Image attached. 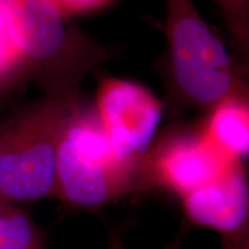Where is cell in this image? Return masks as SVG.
Returning a JSON list of instances; mask_svg holds the SVG:
<instances>
[{
  "label": "cell",
  "instance_id": "obj_2",
  "mask_svg": "<svg viewBox=\"0 0 249 249\" xmlns=\"http://www.w3.org/2000/svg\"><path fill=\"white\" fill-rule=\"evenodd\" d=\"M166 2L169 102L177 112L213 110L229 98H248L245 67L233 60L194 0Z\"/></svg>",
  "mask_w": 249,
  "mask_h": 249
},
{
  "label": "cell",
  "instance_id": "obj_12",
  "mask_svg": "<svg viewBox=\"0 0 249 249\" xmlns=\"http://www.w3.org/2000/svg\"><path fill=\"white\" fill-rule=\"evenodd\" d=\"M52 1L65 14L71 17V15L99 11V9L107 7L114 0H52Z\"/></svg>",
  "mask_w": 249,
  "mask_h": 249
},
{
  "label": "cell",
  "instance_id": "obj_13",
  "mask_svg": "<svg viewBox=\"0 0 249 249\" xmlns=\"http://www.w3.org/2000/svg\"><path fill=\"white\" fill-rule=\"evenodd\" d=\"M180 246H181V236H178L176 240H173L169 246H166V247L163 249H180ZM107 249H127V248L124 247L120 238H118L117 235H113L110 239Z\"/></svg>",
  "mask_w": 249,
  "mask_h": 249
},
{
  "label": "cell",
  "instance_id": "obj_7",
  "mask_svg": "<svg viewBox=\"0 0 249 249\" xmlns=\"http://www.w3.org/2000/svg\"><path fill=\"white\" fill-rule=\"evenodd\" d=\"M231 160L216 150L203 134L173 136L148 152L149 189L161 187L182 198L216 180Z\"/></svg>",
  "mask_w": 249,
  "mask_h": 249
},
{
  "label": "cell",
  "instance_id": "obj_4",
  "mask_svg": "<svg viewBox=\"0 0 249 249\" xmlns=\"http://www.w3.org/2000/svg\"><path fill=\"white\" fill-rule=\"evenodd\" d=\"M79 98L45 96L0 124V196L9 204L54 196L61 134Z\"/></svg>",
  "mask_w": 249,
  "mask_h": 249
},
{
  "label": "cell",
  "instance_id": "obj_14",
  "mask_svg": "<svg viewBox=\"0 0 249 249\" xmlns=\"http://www.w3.org/2000/svg\"><path fill=\"white\" fill-rule=\"evenodd\" d=\"M11 205L12 204H9L8 202H6L4 198H2L1 196H0V217H1L2 214L6 213V210H7L8 208L11 207Z\"/></svg>",
  "mask_w": 249,
  "mask_h": 249
},
{
  "label": "cell",
  "instance_id": "obj_10",
  "mask_svg": "<svg viewBox=\"0 0 249 249\" xmlns=\"http://www.w3.org/2000/svg\"><path fill=\"white\" fill-rule=\"evenodd\" d=\"M235 43L242 65L249 61V0H213Z\"/></svg>",
  "mask_w": 249,
  "mask_h": 249
},
{
  "label": "cell",
  "instance_id": "obj_5",
  "mask_svg": "<svg viewBox=\"0 0 249 249\" xmlns=\"http://www.w3.org/2000/svg\"><path fill=\"white\" fill-rule=\"evenodd\" d=\"M163 103L139 83L105 79L96 95V114L114 149L124 157H147L163 118Z\"/></svg>",
  "mask_w": 249,
  "mask_h": 249
},
{
  "label": "cell",
  "instance_id": "obj_6",
  "mask_svg": "<svg viewBox=\"0 0 249 249\" xmlns=\"http://www.w3.org/2000/svg\"><path fill=\"white\" fill-rule=\"evenodd\" d=\"M242 161L231 160L216 180L181 198L187 218L220 233L227 249L248 245L249 192Z\"/></svg>",
  "mask_w": 249,
  "mask_h": 249
},
{
  "label": "cell",
  "instance_id": "obj_3",
  "mask_svg": "<svg viewBox=\"0 0 249 249\" xmlns=\"http://www.w3.org/2000/svg\"><path fill=\"white\" fill-rule=\"evenodd\" d=\"M145 160L121 156L96 112L80 107L59 141L54 196L74 207L96 208L147 191Z\"/></svg>",
  "mask_w": 249,
  "mask_h": 249
},
{
  "label": "cell",
  "instance_id": "obj_8",
  "mask_svg": "<svg viewBox=\"0 0 249 249\" xmlns=\"http://www.w3.org/2000/svg\"><path fill=\"white\" fill-rule=\"evenodd\" d=\"M211 111L203 136L226 158L244 160L249 151L248 98L225 99Z\"/></svg>",
  "mask_w": 249,
  "mask_h": 249
},
{
  "label": "cell",
  "instance_id": "obj_9",
  "mask_svg": "<svg viewBox=\"0 0 249 249\" xmlns=\"http://www.w3.org/2000/svg\"><path fill=\"white\" fill-rule=\"evenodd\" d=\"M0 249H48L46 238L29 213L12 204L0 217Z\"/></svg>",
  "mask_w": 249,
  "mask_h": 249
},
{
  "label": "cell",
  "instance_id": "obj_1",
  "mask_svg": "<svg viewBox=\"0 0 249 249\" xmlns=\"http://www.w3.org/2000/svg\"><path fill=\"white\" fill-rule=\"evenodd\" d=\"M0 20L45 96L79 97V86L112 55L52 0H0Z\"/></svg>",
  "mask_w": 249,
  "mask_h": 249
},
{
  "label": "cell",
  "instance_id": "obj_11",
  "mask_svg": "<svg viewBox=\"0 0 249 249\" xmlns=\"http://www.w3.org/2000/svg\"><path fill=\"white\" fill-rule=\"evenodd\" d=\"M20 77H27L22 55L0 20V89Z\"/></svg>",
  "mask_w": 249,
  "mask_h": 249
},
{
  "label": "cell",
  "instance_id": "obj_15",
  "mask_svg": "<svg viewBox=\"0 0 249 249\" xmlns=\"http://www.w3.org/2000/svg\"><path fill=\"white\" fill-rule=\"evenodd\" d=\"M241 249H249V247H248V245H246V246H244V247H242Z\"/></svg>",
  "mask_w": 249,
  "mask_h": 249
}]
</instances>
